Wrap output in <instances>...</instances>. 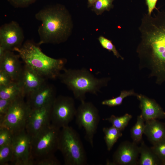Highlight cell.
Returning a JSON list of instances; mask_svg holds the SVG:
<instances>
[{
  "mask_svg": "<svg viewBox=\"0 0 165 165\" xmlns=\"http://www.w3.org/2000/svg\"><path fill=\"white\" fill-rule=\"evenodd\" d=\"M140 41L137 48L140 68L149 70L156 83L165 82V11L153 15L145 13L139 28Z\"/></svg>",
  "mask_w": 165,
  "mask_h": 165,
  "instance_id": "1",
  "label": "cell"
},
{
  "mask_svg": "<svg viewBox=\"0 0 165 165\" xmlns=\"http://www.w3.org/2000/svg\"><path fill=\"white\" fill-rule=\"evenodd\" d=\"M35 17L41 22L38 30L39 45L63 43L71 35L73 21L70 14L64 6L56 4L46 6L36 13Z\"/></svg>",
  "mask_w": 165,
  "mask_h": 165,
  "instance_id": "2",
  "label": "cell"
},
{
  "mask_svg": "<svg viewBox=\"0 0 165 165\" xmlns=\"http://www.w3.org/2000/svg\"><path fill=\"white\" fill-rule=\"evenodd\" d=\"M38 43L28 40L19 48L17 52L24 64L33 69L46 79H54L58 77L65 68L67 60L65 58L55 59L44 54Z\"/></svg>",
  "mask_w": 165,
  "mask_h": 165,
  "instance_id": "3",
  "label": "cell"
},
{
  "mask_svg": "<svg viewBox=\"0 0 165 165\" xmlns=\"http://www.w3.org/2000/svg\"><path fill=\"white\" fill-rule=\"evenodd\" d=\"M63 71L58 78L72 91L75 98L81 102L85 101L87 93L97 95L110 80L109 77L97 78L84 68H65Z\"/></svg>",
  "mask_w": 165,
  "mask_h": 165,
  "instance_id": "4",
  "label": "cell"
},
{
  "mask_svg": "<svg viewBox=\"0 0 165 165\" xmlns=\"http://www.w3.org/2000/svg\"><path fill=\"white\" fill-rule=\"evenodd\" d=\"M58 150L61 152L66 165H85L86 153L79 135L68 126L61 129Z\"/></svg>",
  "mask_w": 165,
  "mask_h": 165,
  "instance_id": "5",
  "label": "cell"
},
{
  "mask_svg": "<svg viewBox=\"0 0 165 165\" xmlns=\"http://www.w3.org/2000/svg\"><path fill=\"white\" fill-rule=\"evenodd\" d=\"M61 130L51 123L31 138V154L34 161L54 155L58 150Z\"/></svg>",
  "mask_w": 165,
  "mask_h": 165,
  "instance_id": "6",
  "label": "cell"
},
{
  "mask_svg": "<svg viewBox=\"0 0 165 165\" xmlns=\"http://www.w3.org/2000/svg\"><path fill=\"white\" fill-rule=\"evenodd\" d=\"M75 117L77 125L85 130V139L93 147L94 138L100 121L98 109L91 102H81L76 108Z\"/></svg>",
  "mask_w": 165,
  "mask_h": 165,
  "instance_id": "7",
  "label": "cell"
},
{
  "mask_svg": "<svg viewBox=\"0 0 165 165\" xmlns=\"http://www.w3.org/2000/svg\"><path fill=\"white\" fill-rule=\"evenodd\" d=\"M22 96L13 102L0 127H4L10 130L13 134L25 129L31 109Z\"/></svg>",
  "mask_w": 165,
  "mask_h": 165,
  "instance_id": "8",
  "label": "cell"
},
{
  "mask_svg": "<svg viewBox=\"0 0 165 165\" xmlns=\"http://www.w3.org/2000/svg\"><path fill=\"white\" fill-rule=\"evenodd\" d=\"M76 111L73 98L59 96L56 97L52 105L51 123L60 129L67 126L75 117Z\"/></svg>",
  "mask_w": 165,
  "mask_h": 165,
  "instance_id": "9",
  "label": "cell"
},
{
  "mask_svg": "<svg viewBox=\"0 0 165 165\" xmlns=\"http://www.w3.org/2000/svg\"><path fill=\"white\" fill-rule=\"evenodd\" d=\"M31 138L25 130L14 134L11 144L14 165H34L31 154Z\"/></svg>",
  "mask_w": 165,
  "mask_h": 165,
  "instance_id": "10",
  "label": "cell"
},
{
  "mask_svg": "<svg viewBox=\"0 0 165 165\" xmlns=\"http://www.w3.org/2000/svg\"><path fill=\"white\" fill-rule=\"evenodd\" d=\"M24 39L23 31L16 21L5 23L0 27V46L7 50L13 51L14 49L20 47Z\"/></svg>",
  "mask_w": 165,
  "mask_h": 165,
  "instance_id": "11",
  "label": "cell"
},
{
  "mask_svg": "<svg viewBox=\"0 0 165 165\" xmlns=\"http://www.w3.org/2000/svg\"><path fill=\"white\" fill-rule=\"evenodd\" d=\"M53 102L31 109L25 128L31 138L51 123L50 114Z\"/></svg>",
  "mask_w": 165,
  "mask_h": 165,
  "instance_id": "12",
  "label": "cell"
},
{
  "mask_svg": "<svg viewBox=\"0 0 165 165\" xmlns=\"http://www.w3.org/2000/svg\"><path fill=\"white\" fill-rule=\"evenodd\" d=\"M140 154L139 147L134 142H122L113 156L112 162L108 161L107 165H135L138 164Z\"/></svg>",
  "mask_w": 165,
  "mask_h": 165,
  "instance_id": "13",
  "label": "cell"
},
{
  "mask_svg": "<svg viewBox=\"0 0 165 165\" xmlns=\"http://www.w3.org/2000/svg\"><path fill=\"white\" fill-rule=\"evenodd\" d=\"M25 97H27L39 88L46 82V78L29 66L24 64L18 81Z\"/></svg>",
  "mask_w": 165,
  "mask_h": 165,
  "instance_id": "14",
  "label": "cell"
},
{
  "mask_svg": "<svg viewBox=\"0 0 165 165\" xmlns=\"http://www.w3.org/2000/svg\"><path fill=\"white\" fill-rule=\"evenodd\" d=\"M27 97L26 101L31 109L39 108L53 102L56 97L55 88L46 82Z\"/></svg>",
  "mask_w": 165,
  "mask_h": 165,
  "instance_id": "15",
  "label": "cell"
},
{
  "mask_svg": "<svg viewBox=\"0 0 165 165\" xmlns=\"http://www.w3.org/2000/svg\"><path fill=\"white\" fill-rule=\"evenodd\" d=\"M20 58L18 54L8 50L0 58V69L8 73L15 81L18 80L22 70Z\"/></svg>",
  "mask_w": 165,
  "mask_h": 165,
  "instance_id": "16",
  "label": "cell"
},
{
  "mask_svg": "<svg viewBox=\"0 0 165 165\" xmlns=\"http://www.w3.org/2000/svg\"><path fill=\"white\" fill-rule=\"evenodd\" d=\"M136 97L140 102L141 115L145 121L165 118V112L155 100L141 94Z\"/></svg>",
  "mask_w": 165,
  "mask_h": 165,
  "instance_id": "17",
  "label": "cell"
},
{
  "mask_svg": "<svg viewBox=\"0 0 165 165\" xmlns=\"http://www.w3.org/2000/svg\"><path fill=\"white\" fill-rule=\"evenodd\" d=\"M144 134L153 145L165 138V124L156 119L146 121Z\"/></svg>",
  "mask_w": 165,
  "mask_h": 165,
  "instance_id": "18",
  "label": "cell"
},
{
  "mask_svg": "<svg viewBox=\"0 0 165 165\" xmlns=\"http://www.w3.org/2000/svg\"><path fill=\"white\" fill-rule=\"evenodd\" d=\"M139 146V159L138 164L139 165H163L162 163L151 148L148 147L142 141Z\"/></svg>",
  "mask_w": 165,
  "mask_h": 165,
  "instance_id": "19",
  "label": "cell"
},
{
  "mask_svg": "<svg viewBox=\"0 0 165 165\" xmlns=\"http://www.w3.org/2000/svg\"><path fill=\"white\" fill-rule=\"evenodd\" d=\"M22 96L25 97L18 81H13L7 85L0 86L1 99L14 100Z\"/></svg>",
  "mask_w": 165,
  "mask_h": 165,
  "instance_id": "20",
  "label": "cell"
},
{
  "mask_svg": "<svg viewBox=\"0 0 165 165\" xmlns=\"http://www.w3.org/2000/svg\"><path fill=\"white\" fill-rule=\"evenodd\" d=\"M102 130L107 149L110 151L118 140L122 136V131L112 126L104 127Z\"/></svg>",
  "mask_w": 165,
  "mask_h": 165,
  "instance_id": "21",
  "label": "cell"
},
{
  "mask_svg": "<svg viewBox=\"0 0 165 165\" xmlns=\"http://www.w3.org/2000/svg\"><path fill=\"white\" fill-rule=\"evenodd\" d=\"M145 121L141 115L138 116L136 123L131 129V138L133 142L137 144L142 141L145 128Z\"/></svg>",
  "mask_w": 165,
  "mask_h": 165,
  "instance_id": "22",
  "label": "cell"
},
{
  "mask_svg": "<svg viewBox=\"0 0 165 165\" xmlns=\"http://www.w3.org/2000/svg\"><path fill=\"white\" fill-rule=\"evenodd\" d=\"M132 118L131 115L126 113L119 117L112 115L109 117L105 119V120L108 121L112 124V126L122 131L127 126Z\"/></svg>",
  "mask_w": 165,
  "mask_h": 165,
  "instance_id": "23",
  "label": "cell"
},
{
  "mask_svg": "<svg viewBox=\"0 0 165 165\" xmlns=\"http://www.w3.org/2000/svg\"><path fill=\"white\" fill-rule=\"evenodd\" d=\"M137 94L133 90H123L121 91L119 96L113 98L104 100L102 101L101 104L110 107L119 106L122 104L123 100L126 97L130 96H136Z\"/></svg>",
  "mask_w": 165,
  "mask_h": 165,
  "instance_id": "24",
  "label": "cell"
},
{
  "mask_svg": "<svg viewBox=\"0 0 165 165\" xmlns=\"http://www.w3.org/2000/svg\"><path fill=\"white\" fill-rule=\"evenodd\" d=\"M13 159V151L11 144L0 147V165L11 164Z\"/></svg>",
  "mask_w": 165,
  "mask_h": 165,
  "instance_id": "25",
  "label": "cell"
},
{
  "mask_svg": "<svg viewBox=\"0 0 165 165\" xmlns=\"http://www.w3.org/2000/svg\"><path fill=\"white\" fill-rule=\"evenodd\" d=\"M114 0H97L92 6V10L97 15H100L105 11L112 8Z\"/></svg>",
  "mask_w": 165,
  "mask_h": 165,
  "instance_id": "26",
  "label": "cell"
},
{
  "mask_svg": "<svg viewBox=\"0 0 165 165\" xmlns=\"http://www.w3.org/2000/svg\"><path fill=\"white\" fill-rule=\"evenodd\" d=\"M98 39L103 48L108 50L109 51L112 52L114 55L117 58H120L122 60H123L124 58L119 54L111 40L103 36H100Z\"/></svg>",
  "mask_w": 165,
  "mask_h": 165,
  "instance_id": "27",
  "label": "cell"
},
{
  "mask_svg": "<svg viewBox=\"0 0 165 165\" xmlns=\"http://www.w3.org/2000/svg\"><path fill=\"white\" fill-rule=\"evenodd\" d=\"M14 135L12 132L8 129L0 127V147L11 144Z\"/></svg>",
  "mask_w": 165,
  "mask_h": 165,
  "instance_id": "28",
  "label": "cell"
},
{
  "mask_svg": "<svg viewBox=\"0 0 165 165\" xmlns=\"http://www.w3.org/2000/svg\"><path fill=\"white\" fill-rule=\"evenodd\" d=\"M151 148L163 165L165 162V138L153 145Z\"/></svg>",
  "mask_w": 165,
  "mask_h": 165,
  "instance_id": "29",
  "label": "cell"
},
{
  "mask_svg": "<svg viewBox=\"0 0 165 165\" xmlns=\"http://www.w3.org/2000/svg\"><path fill=\"white\" fill-rule=\"evenodd\" d=\"M61 163L54 155L47 156L34 161V165H60Z\"/></svg>",
  "mask_w": 165,
  "mask_h": 165,
  "instance_id": "30",
  "label": "cell"
},
{
  "mask_svg": "<svg viewBox=\"0 0 165 165\" xmlns=\"http://www.w3.org/2000/svg\"><path fill=\"white\" fill-rule=\"evenodd\" d=\"M14 100L0 98V123L3 119Z\"/></svg>",
  "mask_w": 165,
  "mask_h": 165,
  "instance_id": "31",
  "label": "cell"
},
{
  "mask_svg": "<svg viewBox=\"0 0 165 165\" xmlns=\"http://www.w3.org/2000/svg\"><path fill=\"white\" fill-rule=\"evenodd\" d=\"M13 7L23 8L28 6L37 0H7Z\"/></svg>",
  "mask_w": 165,
  "mask_h": 165,
  "instance_id": "32",
  "label": "cell"
},
{
  "mask_svg": "<svg viewBox=\"0 0 165 165\" xmlns=\"http://www.w3.org/2000/svg\"><path fill=\"white\" fill-rule=\"evenodd\" d=\"M14 81L10 76L3 70L0 69V86L7 85Z\"/></svg>",
  "mask_w": 165,
  "mask_h": 165,
  "instance_id": "33",
  "label": "cell"
},
{
  "mask_svg": "<svg viewBox=\"0 0 165 165\" xmlns=\"http://www.w3.org/2000/svg\"><path fill=\"white\" fill-rule=\"evenodd\" d=\"M157 0H146L148 6V13L150 15L152 14L153 10L156 8V6Z\"/></svg>",
  "mask_w": 165,
  "mask_h": 165,
  "instance_id": "34",
  "label": "cell"
},
{
  "mask_svg": "<svg viewBox=\"0 0 165 165\" xmlns=\"http://www.w3.org/2000/svg\"><path fill=\"white\" fill-rule=\"evenodd\" d=\"M97 0H87L88 6L89 7H92Z\"/></svg>",
  "mask_w": 165,
  "mask_h": 165,
  "instance_id": "35",
  "label": "cell"
},
{
  "mask_svg": "<svg viewBox=\"0 0 165 165\" xmlns=\"http://www.w3.org/2000/svg\"><path fill=\"white\" fill-rule=\"evenodd\" d=\"M163 165H165V162H164V164H163Z\"/></svg>",
  "mask_w": 165,
  "mask_h": 165,
  "instance_id": "36",
  "label": "cell"
},
{
  "mask_svg": "<svg viewBox=\"0 0 165 165\" xmlns=\"http://www.w3.org/2000/svg\"></svg>",
  "mask_w": 165,
  "mask_h": 165,
  "instance_id": "37",
  "label": "cell"
}]
</instances>
